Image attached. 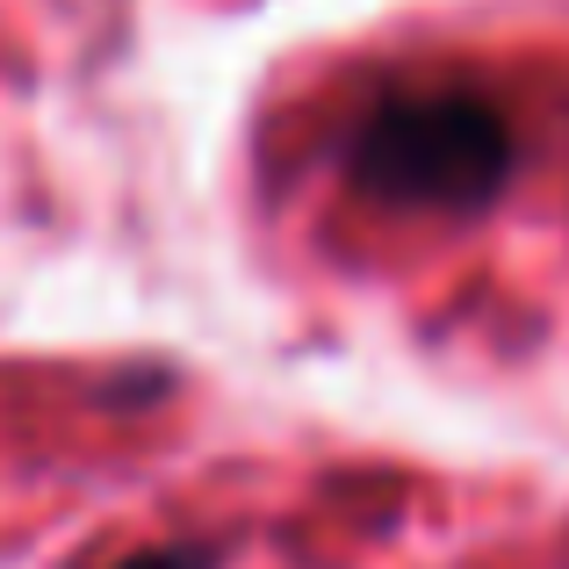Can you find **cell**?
I'll list each match as a JSON object with an SVG mask.
<instances>
[{"label": "cell", "mask_w": 569, "mask_h": 569, "mask_svg": "<svg viewBox=\"0 0 569 569\" xmlns=\"http://www.w3.org/2000/svg\"><path fill=\"white\" fill-rule=\"evenodd\" d=\"M347 181L397 209H483L512 173V123L469 87H403L347 130Z\"/></svg>", "instance_id": "cell-1"}, {"label": "cell", "mask_w": 569, "mask_h": 569, "mask_svg": "<svg viewBox=\"0 0 569 569\" xmlns=\"http://www.w3.org/2000/svg\"><path fill=\"white\" fill-rule=\"evenodd\" d=\"M223 548L217 541H159V548H138V556L109 562V569H217Z\"/></svg>", "instance_id": "cell-2"}]
</instances>
